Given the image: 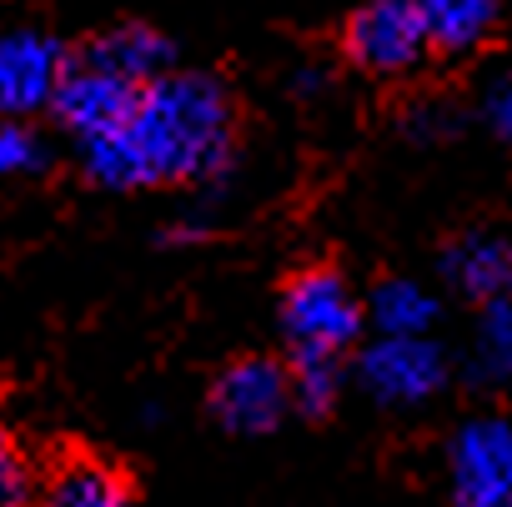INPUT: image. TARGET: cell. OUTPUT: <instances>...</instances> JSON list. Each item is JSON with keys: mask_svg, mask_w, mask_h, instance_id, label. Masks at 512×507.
Masks as SVG:
<instances>
[{"mask_svg": "<svg viewBox=\"0 0 512 507\" xmlns=\"http://www.w3.org/2000/svg\"><path fill=\"white\" fill-rule=\"evenodd\" d=\"M367 317H372L377 337H427L432 322H437V297L427 287H417V282L392 277V282H382L372 292Z\"/></svg>", "mask_w": 512, "mask_h": 507, "instance_id": "12", "label": "cell"}, {"mask_svg": "<svg viewBox=\"0 0 512 507\" xmlns=\"http://www.w3.org/2000/svg\"><path fill=\"white\" fill-rule=\"evenodd\" d=\"M136 91H141V86H131V81H121V76H111V71L81 61V66L66 71V81H61V91H56L51 106H56V116L76 131V141L86 146V141L111 136V131L131 116Z\"/></svg>", "mask_w": 512, "mask_h": 507, "instance_id": "8", "label": "cell"}, {"mask_svg": "<svg viewBox=\"0 0 512 507\" xmlns=\"http://www.w3.org/2000/svg\"><path fill=\"white\" fill-rule=\"evenodd\" d=\"M287 382H292V407H302L307 417H322V412H332V402L342 392V362L337 357H292Z\"/></svg>", "mask_w": 512, "mask_h": 507, "instance_id": "15", "label": "cell"}, {"mask_svg": "<svg viewBox=\"0 0 512 507\" xmlns=\"http://www.w3.org/2000/svg\"><path fill=\"white\" fill-rule=\"evenodd\" d=\"M497 26V11L487 0H432L422 6V31H427V51H472L477 41H487V31Z\"/></svg>", "mask_w": 512, "mask_h": 507, "instance_id": "11", "label": "cell"}, {"mask_svg": "<svg viewBox=\"0 0 512 507\" xmlns=\"http://www.w3.org/2000/svg\"><path fill=\"white\" fill-rule=\"evenodd\" d=\"M277 312H282V332L297 357H342L362 332V302L327 267L292 277Z\"/></svg>", "mask_w": 512, "mask_h": 507, "instance_id": "2", "label": "cell"}, {"mask_svg": "<svg viewBox=\"0 0 512 507\" xmlns=\"http://www.w3.org/2000/svg\"><path fill=\"white\" fill-rule=\"evenodd\" d=\"M66 71L71 61L56 36H41V31L0 36V121L21 126V116H36L41 106H51Z\"/></svg>", "mask_w": 512, "mask_h": 507, "instance_id": "6", "label": "cell"}, {"mask_svg": "<svg viewBox=\"0 0 512 507\" xmlns=\"http://www.w3.org/2000/svg\"><path fill=\"white\" fill-rule=\"evenodd\" d=\"M482 116H487L492 136L512 141V76H502V81L487 91V101H482Z\"/></svg>", "mask_w": 512, "mask_h": 507, "instance_id": "19", "label": "cell"}, {"mask_svg": "<svg viewBox=\"0 0 512 507\" xmlns=\"http://www.w3.org/2000/svg\"><path fill=\"white\" fill-rule=\"evenodd\" d=\"M36 497V472H31V457L0 432V507H31Z\"/></svg>", "mask_w": 512, "mask_h": 507, "instance_id": "16", "label": "cell"}, {"mask_svg": "<svg viewBox=\"0 0 512 507\" xmlns=\"http://www.w3.org/2000/svg\"><path fill=\"white\" fill-rule=\"evenodd\" d=\"M442 272L462 297L492 307L497 297L512 292V241L497 231H462L442 251Z\"/></svg>", "mask_w": 512, "mask_h": 507, "instance_id": "9", "label": "cell"}, {"mask_svg": "<svg viewBox=\"0 0 512 507\" xmlns=\"http://www.w3.org/2000/svg\"><path fill=\"white\" fill-rule=\"evenodd\" d=\"M477 372L497 387H512V292L482 307L477 322Z\"/></svg>", "mask_w": 512, "mask_h": 507, "instance_id": "14", "label": "cell"}, {"mask_svg": "<svg viewBox=\"0 0 512 507\" xmlns=\"http://www.w3.org/2000/svg\"><path fill=\"white\" fill-rule=\"evenodd\" d=\"M86 61L101 66V71H111V76H121V81H131V86H151L156 76L171 71V41H166L156 26L121 21V26H111V31L91 46Z\"/></svg>", "mask_w": 512, "mask_h": 507, "instance_id": "10", "label": "cell"}, {"mask_svg": "<svg viewBox=\"0 0 512 507\" xmlns=\"http://www.w3.org/2000/svg\"><path fill=\"white\" fill-rule=\"evenodd\" d=\"M231 96L221 81L196 71H166L136 91L131 116L81 146L86 171L111 191L171 186V181H216L231 166Z\"/></svg>", "mask_w": 512, "mask_h": 507, "instance_id": "1", "label": "cell"}, {"mask_svg": "<svg viewBox=\"0 0 512 507\" xmlns=\"http://www.w3.org/2000/svg\"><path fill=\"white\" fill-rule=\"evenodd\" d=\"M362 387L382 407H422L447 382V357L427 337H377L362 352Z\"/></svg>", "mask_w": 512, "mask_h": 507, "instance_id": "5", "label": "cell"}, {"mask_svg": "<svg viewBox=\"0 0 512 507\" xmlns=\"http://www.w3.org/2000/svg\"><path fill=\"white\" fill-rule=\"evenodd\" d=\"M342 51L352 56V66L372 71V76H402L427 56V31H422V6H367L347 21L342 31Z\"/></svg>", "mask_w": 512, "mask_h": 507, "instance_id": "7", "label": "cell"}, {"mask_svg": "<svg viewBox=\"0 0 512 507\" xmlns=\"http://www.w3.org/2000/svg\"><path fill=\"white\" fill-rule=\"evenodd\" d=\"M41 161H46V156H41V146H36V136H31L26 126L0 121V181L26 176V171H36Z\"/></svg>", "mask_w": 512, "mask_h": 507, "instance_id": "17", "label": "cell"}, {"mask_svg": "<svg viewBox=\"0 0 512 507\" xmlns=\"http://www.w3.org/2000/svg\"><path fill=\"white\" fill-rule=\"evenodd\" d=\"M46 507H131V502H126V482H121L111 467L76 462V467H66V472L56 477Z\"/></svg>", "mask_w": 512, "mask_h": 507, "instance_id": "13", "label": "cell"}, {"mask_svg": "<svg viewBox=\"0 0 512 507\" xmlns=\"http://www.w3.org/2000/svg\"><path fill=\"white\" fill-rule=\"evenodd\" d=\"M287 412H292V382L287 367L272 357H241L211 382V417L236 437L272 432Z\"/></svg>", "mask_w": 512, "mask_h": 507, "instance_id": "4", "label": "cell"}, {"mask_svg": "<svg viewBox=\"0 0 512 507\" xmlns=\"http://www.w3.org/2000/svg\"><path fill=\"white\" fill-rule=\"evenodd\" d=\"M452 507H512V417H472L452 437Z\"/></svg>", "mask_w": 512, "mask_h": 507, "instance_id": "3", "label": "cell"}, {"mask_svg": "<svg viewBox=\"0 0 512 507\" xmlns=\"http://www.w3.org/2000/svg\"><path fill=\"white\" fill-rule=\"evenodd\" d=\"M452 121H457V116H452L447 106H437V101H422V106L407 111V131H412L417 141H437V136H447Z\"/></svg>", "mask_w": 512, "mask_h": 507, "instance_id": "18", "label": "cell"}]
</instances>
